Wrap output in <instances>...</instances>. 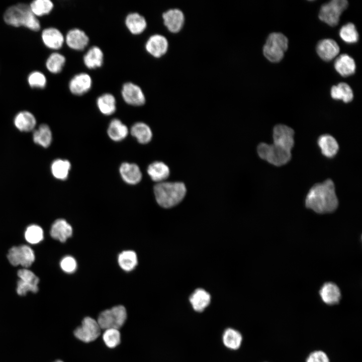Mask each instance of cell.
<instances>
[{
    "label": "cell",
    "mask_w": 362,
    "mask_h": 362,
    "mask_svg": "<svg viewBox=\"0 0 362 362\" xmlns=\"http://www.w3.org/2000/svg\"><path fill=\"white\" fill-rule=\"evenodd\" d=\"M33 140L35 143L44 148L49 147L52 140V134L48 125L42 124L35 130Z\"/></svg>",
    "instance_id": "obj_27"
},
{
    "label": "cell",
    "mask_w": 362,
    "mask_h": 362,
    "mask_svg": "<svg viewBox=\"0 0 362 362\" xmlns=\"http://www.w3.org/2000/svg\"><path fill=\"white\" fill-rule=\"evenodd\" d=\"M294 131L290 127L283 124L276 125L273 129L274 143L291 150L294 146Z\"/></svg>",
    "instance_id": "obj_10"
},
{
    "label": "cell",
    "mask_w": 362,
    "mask_h": 362,
    "mask_svg": "<svg viewBox=\"0 0 362 362\" xmlns=\"http://www.w3.org/2000/svg\"><path fill=\"white\" fill-rule=\"evenodd\" d=\"M28 82L32 88H44L47 84L45 74L39 71L31 72L28 76Z\"/></svg>",
    "instance_id": "obj_41"
},
{
    "label": "cell",
    "mask_w": 362,
    "mask_h": 362,
    "mask_svg": "<svg viewBox=\"0 0 362 362\" xmlns=\"http://www.w3.org/2000/svg\"><path fill=\"white\" fill-rule=\"evenodd\" d=\"M147 173L153 181L159 183L164 182L168 177L169 169L164 163L155 161L148 166Z\"/></svg>",
    "instance_id": "obj_26"
},
{
    "label": "cell",
    "mask_w": 362,
    "mask_h": 362,
    "mask_svg": "<svg viewBox=\"0 0 362 362\" xmlns=\"http://www.w3.org/2000/svg\"><path fill=\"white\" fill-rule=\"evenodd\" d=\"M54 362H63V361H61V360H56V361H54Z\"/></svg>",
    "instance_id": "obj_46"
},
{
    "label": "cell",
    "mask_w": 362,
    "mask_h": 362,
    "mask_svg": "<svg viewBox=\"0 0 362 362\" xmlns=\"http://www.w3.org/2000/svg\"><path fill=\"white\" fill-rule=\"evenodd\" d=\"M62 270L68 274L74 272L77 268V262L74 257L71 256H66L62 258L60 262Z\"/></svg>",
    "instance_id": "obj_43"
},
{
    "label": "cell",
    "mask_w": 362,
    "mask_h": 362,
    "mask_svg": "<svg viewBox=\"0 0 362 362\" xmlns=\"http://www.w3.org/2000/svg\"><path fill=\"white\" fill-rule=\"evenodd\" d=\"M306 362H330L327 354L322 350H315L310 353Z\"/></svg>",
    "instance_id": "obj_45"
},
{
    "label": "cell",
    "mask_w": 362,
    "mask_h": 362,
    "mask_svg": "<svg viewBox=\"0 0 362 362\" xmlns=\"http://www.w3.org/2000/svg\"><path fill=\"white\" fill-rule=\"evenodd\" d=\"M102 338L105 345L110 348L117 347L121 342V334L117 329L105 330Z\"/></svg>",
    "instance_id": "obj_40"
},
{
    "label": "cell",
    "mask_w": 362,
    "mask_h": 362,
    "mask_svg": "<svg viewBox=\"0 0 362 362\" xmlns=\"http://www.w3.org/2000/svg\"><path fill=\"white\" fill-rule=\"evenodd\" d=\"M189 300L194 310L201 312L210 304L211 296L204 289H198L191 295Z\"/></svg>",
    "instance_id": "obj_24"
},
{
    "label": "cell",
    "mask_w": 362,
    "mask_h": 362,
    "mask_svg": "<svg viewBox=\"0 0 362 362\" xmlns=\"http://www.w3.org/2000/svg\"><path fill=\"white\" fill-rule=\"evenodd\" d=\"M348 5L346 0H332L323 4L320 10L319 18L330 26L337 25L342 12Z\"/></svg>",
    "instance_id": "obj_7"
},
{
    "label": "cell",
    "mask_w": 362,
    "mask_h": 362,
    "mask_svg": "<svg viewBox=\"0 0 362 362\" xmlns=\"http://www.w3.org/2000/svg\"><path fill=\"white\" fill-rule=\"evenodd\" d=\"M331 96L335 100H341L344 103L351 102L353 98V92L350 86L344 82L333 85L331 89Z\"/></svg>",
    "instance_id": "obj_32"
},
{
    "label": "cell",
    "mask_w": 362,
    "mask_h": 362,
    "mask_svg": "<svg viewBox=\"0 0 362 362\" xmlns=\"http://www.w3.org/2000/svg\"><path fill=\"white\" fill-rule=\"evenodd\" d=\"M316 51L322 59L329 61L337 56L339 52V47L334 40L325 39L318 43Z\"/></svg>",
    "instance_id": "obj_16"
},
{
    "label": "cell",
    "mask_w": 362,
    "mask_h": 362,
    "mask_svg": "<svg viewBox=\"0 0 362 362\" xmlns=\"http://www.w3.org/2000/svg\"><path fill=\"white\" fill-rule=\"evenodd\" d=\"M25 238L30 244H37L43 239V230L37 225H31L27 228L25 232Z\"/></svg>",
    "instance_id": "obj_39"
},
{
    "label": "cell",
    "mask_w": 362,
    "mask_h": 362,
    "mask_svg": "<svg viewBox=\"0 0 362 362\" xmlns=\"http://www.w3.org/2000/svg\"><path fill=\"white\" fill-rule=\"evenodd\" d=\"M108 136L113 141H120L127 136V127L120 120L114 119L110 122L107 131Z\"/></svg>",
    "instance_id": "obj_29"
},
{
    "label": "cell",
    "mask_w": 362,
    "mask_h": 362,
    "mask_svg": "<svg viewBox=\"0 0 362 362\" xmlns=\"http://www.w3.org/2000/svg\"><path fill=\"white\" fill-rule=\"evenodd\" d=\"M41 39L47 48L52 50L60 49L65 42V37L58 29L49 27L42 31Z\"/></svg>",
    "instance_id": "obj_14"
},
{
    "label": "cell",
    "mask_w": 362,
    "mask_h": 362,
    "mask_svg": "<svg viewBox=\"0 0 362 362\" xmlns=\"http://www.w3.org/2000/svg\"><path fill=\"white\" fill-rule=\"evenodd\" d=\"M17 251L19 265L26 268L30 266L35 259L32 249L28 245H22L17 246Z\"/></svg>",
    "instance_id": "obj_37"
},
{
    "label": "cell",
    "mask_w": 362,
    "mask_h": 362,
    "mask_svg": "<svg viewBox=\"0 0 362 362\" xmlns=\"http://www.w3.org/2000/svg\"><path fill=\"white\" fill-rule=\"evenodd\" d=\"M20 280L37 285L39 279L32 271L27 268L19 270L17 273Z\"/></svg>",
    "instance_id": "obj_44"
},
{
    "label": "cell",
    "mask_w": 362,
    "mask_h": 362,
    "mask_svg": "<svg viewBox=\"0 0 362 362\" xmlns=\"http://www.w3.org/2000/svg\"><path fill=\"white\" fill-rule=\"evenodd\" d=\"M121 95L124 101L132 106H140L145 103V97L141 88L132 82H127L123 84Z\"/></svg>",
    "instance_id": "obj_9"
},
{
    "label": "cell",
    "mask_w": 362,
    "mask_h": 362,
    "mask_svg": "<svg viewBox=\"0 0 362 362\" xmlns=\"http://www.w3.org/2000/svg\"><path fill=\"white\" fill-rule=\"evenodd\" d=\"M319 295L322 301L328 305L338 304L341 298L339 287L332 282L323 284L319 290Z\"/></svg>",
    "instance_id": "obj_17"
},
{
    "label": "cell",
    "mask_w": 362,
    "mask_h": 362,
    "mask_svg": "<svg viewBox=\"0 0 362 362\" xmlns=\"http://www.w3.org/2000/svg\"><path fill=\"white\" fill-rule=\"evenodd\" d=\"M50 233L53 238L64 242L71 236L72 228L65 220L59 219L52 224Z\"/></svg>",
    "instance_id": "obj_18"
},
{
    "label": "cell",
    "mask_w": 362,
    "mask_h": 362,
    "mask_svg": "<svg viewBox=\"0 0 362 362\" xmlns=\"http://www.w3.org/2000/svg\"><path fill=\"white\" fill-rule=\"evenodd\" d=\"M29 6L32 12L37 18L49 14L54 8V4L50 0H35Z\"/></svg>",
    "instance_id": "obj_36"
},
{
    "label": "cell",
    "mask_w": 362,
    "mask_h": 362,
    "mask_svg": "<svg viewBox=\"0 0 362 362\" xmlns=\"http://www.w3.org/2000/svg\"><path fill=\"white\" fill-rule=\"evenodd\" d=\"M15 127L22 132L33 130L36 125V119L34 115L28 111H22L18 113L14 120Z\"/></svg>",
    "instance_id": "obj_21"
},
{
    "label": "cell",
    "mask_w": 362,
    "mask_h": 362,
    "mask_svg": "<svg viewBox=\"0 0 362 362\" xmlns=\"http://www.w3.org/2000/svg\"><path fill=\"white\" fill-rule=\"evenodd\" d=\"M222 341L224 345L227 348L232 350H236L241 345L242 336L238 330L232 328H228L224 330L223 333Z\"/></svg>",
    "instance_id": "obj_28"
},
{
    "label": "cell",
    "mask_w": 362,
    "mask_h": 362,
    "mask_svg": "<svg viewBox=\"0 0 362 362\" xmlns=\"http://www.w3.org/2000/svg\"><path fill=\"white\" fill-rule=\"evenodd\" d=\"M118 261L120 267L125 271L133 270L137 265L138 260L136 253L132 250H125L120 253Z\"/></svg>",
    "instance_id": "obj_35"
},
{
    "label": "cell",
    "mask_w": 362,
    "mask_h": 362,
    "mask_svg": "<svg viewBox=\"0 0 362 362\" xmlns=\"http://www.w3.org/2000/svg\"><path fill=\"white\" fill-rule=\"evenodd\" d=\"M164 25L171 33L180 31L185 22V16L179 9H170L162 14Z\"/></svg>",
    "instance_id": "obj_15"
},
{
    "label": "cell",
    "mask_w": 362,
    "mask_h": 362,
    "mask_svg": "<svg viewBox=\"0 0 362 362\" xmlns=\"http://www.w3.org/2000/svg\"><path fill=\"white\" fill-rule=\"evenodd\" d=\"M6 24L15 27H25L31 31H38L40 23L32 12L29 5L19 3L9 7L4 13Z\"/></svg>",
    "instance_id": "obj_2"
},
{
    "label": "cell",
    "mask_w": 362,
    "mask_h": 362,
    "mask_svg": "<svg viewBox=\"0 0 362 362\" xmlns=\"http://www.w3.org/2000/svg\"><path fill=\"white\" fill-rule=\"evenodd\" d=\"M101 333V328L97 321L89 317L84 318L81 325L74 331V335L76 338L86 343L95 340Z\"/></svg>",
    "instance_id": "obj_8"
},
{
    "label": "cell",
    "mask_w": 362,
    "mask_h": 362,
    "mask_svg": "<svg viewBox=\"0 0 362 362\" xmlns=\"http://www.w3.org/2000/svg\"><path fill=\"white\" fill-rule=\"evenodd\" d=\"M119 171L124 181L128 184L136 185L141 180L142 173L135 163L124 162L121 165Z\"/></svg>",
    "instance_id": "obj_19"
},
{
    "label": "cell",
    "mask_w": 362,
    "mask_h": 362,
    "mask_svg": "<svg viewBox=\"0 0 362 362\" xmlns=\"http://www.w3.org/2000/svg\"><path fill=\"white\" fill-rule=\"evenodd\" d=\"M288 47L287 38L281 33H272L268 36L263 48L264 56L272 62H278L284 57Z\"/></svg>",
    "instance_id": "obj_5"
},
{
    "label": "cell",
    "mask_w": 362,
    "mask_h": 362,
    "mask_svg": "<svg viewBox=\"0 0 362 362\" xmlns=\"http://www.w3.org/2000/svg\"><path fill=\"white\" fill-rule=\"evenodd\" d=\"M146 51L155 58H159L164 55L168 48L167 39L160 34H154L151 36L147 40L145 45Z\"/></svg>",
    "instance_id": "obj_11"
},
{
    "label": "cell",
    "mask_w": 362,
    "mask_h": 362,
    "mask_svg": "<svg viewBox=\"0 0 362 362\" xmlns=\"http://www.w3.org/2000/svg\"><path fill=\"white\" fill-rule=\"evenodd\" d=\"M131 135L142 144L148 143L152 138V133L150 127L144 123L137 122L131 128Z\"/></svg>",
    "instance_id": "obj_31"
},
{
    "label": "cell",
    "mask_w": 362,
    "mask_h": 362,
    "mask_svg": "<svg viewBox=\"0 0 362 362\" xmlns=\"http://www.w3.org/2000/svg\"><path fill=\"white\" fill-rule=\"evenodd\" d=\"M259 156L269 163L279 166L288 163L291 158V150L273 143H261L257 146Z\"/></svg>",
    "instance_id": "obj_4"
},
{
    "label": "cell",
    "mask_w": 362,
    "mask_h": 362,
    "mask_svg": "<svg viewBox=\"0 0 362 362\" xmlns=\"http://www.w3.org/2000/svg\"><path fill=\"white\" fill-rule=\"evenodd\" d=\"M126 319L125 308L122 305H119L102 312L97 321L101 329H119L124 325Z\"/></svg>",
    "instance_id": "obj_6"
},
{
    "label": "cell",
    "mask_w": 362,
    "mask_h": 362,
    "mask_svg": "<svg viewBox=\"0 0 362 362\" xmlns=\"http://www.w3.org/2000/svg\"><path fill=\"white\" fill-rule=\"evenodd\" d=\"M305 205L318 214L334 212L337 208L338 200L333 181L327 179L313 185L306 196Z\"/></svg>",
    "instance_id": "obj_1"
},
{
    "label": "cell",
    "mask_w": 362,
    "mask_h": 362,
    "mask_svg": "<svg viewBox=\"0 0 362 362\" xmlns=\"http://www.w3.org/2000/svg\"><path fill=\"white\" fill-rule=\"evenodd\" d=\"M70 168V162L62 159L54 160L51 165V171L53 176L63 180L67 178Z\"/></svg>",
    "instance_id": "obj_33"
},
{
    "label": "cell",
    "mask_w": 362,
    "mask_h": 362,
    "mask_svg": "<svg viewBox=\"0 0 362 362\" xmlns=\"http://www.w3.org/2000/svg\"><path fill=\"white\" fill-rule=\"evenodd\" d=\"M66 59L62 54L54 52L52 53L46 61V67L51 73L57 74L60 72L65 63Z\"/></svg>",
    "instance_id": "obj_34"
},
{
    "label": "cell",
    "mask_w": 362,
    "mask_h": 362,
    "mask_svg": "<svg viewBox=\"0 0 362 362\" xmlns=\"http://www.w3.org/2000/svg\"><path fill=\"white\" fill-rule=\"evenodd\" d=\"M85 66L89 69L100 67L103 63L104 54L102 49L97 46L91 47L83 57Z\"/></svg>",
    "instance_id": "obj_23"
},
{
    "label": "cell",
    "mask_w": 362,
    "mask_h": 362,
    "mask_svg": "<svg viewBox=\"0 0 362 362\" xmlns=\"http://www.w3.org/2000/svg\"><path fill=\"white\" fill-rule=\"evenodd\" d=\"M125 23L128 30L133 35L141 34L147 27L145 18L136 12L129 13L125 18Z\"/></svg>",
    "instance_id": "obj_20"
},
{
    "label": "cell",
    "mask_w": 362,
    "mask_h": 362,
    "mask_svg": "<svg viewBox=\"0 0 362 362\" xmlns=\"http://www.w3.org/2000/svg\"><path fill=\"white\" fill-rule=\"evenodd\" d=\"M334 65L336 71L343 77L351 75L355 72L354 60L346 54H343L338 56L335 60Z\"/></svg>",
    "instance_id": "obj_22"
},
{
    "label": "cell",
    "mask_w": 362,
    "mask_h": 362,
    "mask_svg": "<svg viewBox=\"0 0 362 362\" xmlns=\"http://www.w3.org/2000/svg\"><path fill=\"white\" fill-rule=\"evenodd\" d=\"M92 82V79L88 74L84 72L79 73L74 75L70 80L69 89L74 95L81 96L90 89Z\"/></svg>",
    "instance_id": "obj_12"
},
{
    "label": "cell",
    "mask_w": 362,
    "mask_h": 362,
    "mask_svg": "<svg viewBox=\"0 0 362 362\" xmlns=\"http://www.w3.org/2000/svg\"><path fill=\"white\" fill-rule=\"evenodd\" d=\"M317 142L322 153L327 157H332L338 152V144L336 139L330 135L324 134L320 136Z\"/></svg>",
    "instance_id": "obj_25"
},
{
    "label": "cell",
    "mask_w": 362,
    "mask_h": 362,
    "mask_svg": "<svg viewBox=\"0 0 362 362\" xmlns=\"http://www.w3.org/2000/svg\"><path fill=\"white\" fill-rule=\"evenodd\" d=\"M38 290L37 285L20 279L17 282V293L20 296L26 295L29 292L35 293L38 291Z\"/></svg>",
    "instance_id": "obj_42"
},
{
    "label": "cell",
    "mask_w": 362,
    "mask_h": 362,
    "mask_svg": "<svg viewBox=\"0 0 362 362\" xmlns=\"http://www.w3.org/2000/svg\"><path fill=\"white\" fill-rule=\"evenodd\" d=\"M156 202L163 208L172 207L180 203L186 193L185 185L180 182H161L154 187Z\"/></svg>",
    "instance_id": "obj_3"
},
{
    "label": "cell",
    "mask_w": 362,
    "mask_h": 362,
    "mask_svg": "<svg viewBox=\"0 0 362 362\" xmlns=\"http://www.w3.org/2000/svg\"><path fill=\"white\" fill-rule=\"evenodd\" d=\"M339 36L347 43H354L358 40V32L354 25L351 23H348L341 28Z\"/></svg>",
    "instance_id": "obj_38"
},
{
    "label": "cell",
    "mask_w": 362,
    "mask_h": 362,
    "mask_svg": "<svg viewBox=\"0 0 362 362\" xmlns=\"http://www.w3.org/2000/svg\"><path fill=\"white\" fill-rule=\"evenodd\" d=\"M65 43L70 48L81 51L87 46L89 38L83 30L78 28H73L68 31L66 34Z\"/></svg>",
    "instance_id": "obj_13"
},
{
    "label": "cell",
    "mask_w": 362,
    "mask_h": 362,
    "mask_svg": "<svg viewBox=\"0 0 362 362\" xmlns=\"http://www.w3.org/2000/svg\"><path fill=\"white\" fill-rule=\"evenodd\" d=\"M97 105L100 111L105 115H112L116 110L115 98L110 93H105L99 96L97 100Z\"/></svg>",
    "instance_id": "obj_30"
}]
</instances>
